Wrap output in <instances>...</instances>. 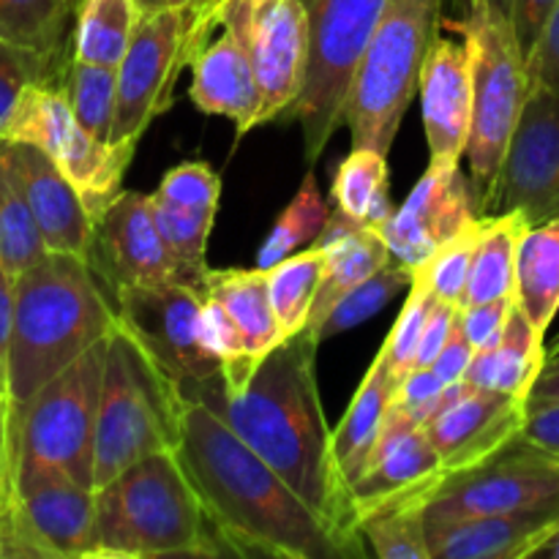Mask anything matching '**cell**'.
I'll return each instance as SVG.
<instances>
[{
    "instance_id": "e575fe53",
    "label": "cell",
    "mask_w": 559,
    "mask_h": 559,
    "mask_svg": "<svg viewBox=\"0 0 559 559\" xmlns=\"http://www.w3.org/2000/svg\"><path fill=\"white\" fill-rule=\"evenodd\" d=\"M49 254L27 200L22 197L0 142V262L11 278L38 265Z\"/></svg>"
},
{
    "instance_id": "ba28073f",
    "label": "cell",
    "mask_w": 559,
    "mask_h": 559,
    "mask_svg": "<svg viewBox=\"0 0 559 559\" xmlns=\"http://www.w3.org/2000/svg\"><path fill=\"white\" fill-rule=\"evenodd\" d=\"M222 0L140 16L134 38L118 66V112L112 145H136L147 126L175 104V85L191 69L218 25Z\"/></svg>"
},
{
    "instance_id": "6125c7cd",
    "label": "cell",
    "mask_w": 559,
    "mask_h": 559,
    "mask_svg": "<svg viewBox=\"0 0 559 559\" xmlns=\"http://www.w3.org/2000/svg\"><path fill=\"white\" fill-rule=\"evenodd\" d=\"M459 3H462V5H467V3H469V0H459Z\"/></svg>"
},
{
    "instance_id": "d590c367",
    "label": "cell",
    "mask_w": 559,
    "mask_h": 559,
    "mask_svg": "<svg viewBox=\"0 0 559 559\" xmlns=\"http://www.w3.org/2000/svg\"><path fill=\"white\" fill-rule=\"evenodd\" d=\"M60 87L82 129L102 145H112L115 112H118V69L71 58L66 63Z\"/></svg>"
},
{
    "instance_id": "816d5d0a",
    "label": "cell",
    "mask_w": 559,
    "mask_h": 559,
    "mask_svg": "<svg viewBox=\"0 0 559 559\" xmlns=\"http://www.w3.org/2000/svg\"><path fill=\"white\" fill-rule=\"evenodd\" d=\"M522 435L535 445L559 453V402L527 404Z\"/></svg>"
},
{
    "instance_id": "d6a6232c",
    "label": "cell",
    "mask_w": 559,
    "mask_h": 559,
    "mask_svg": "<svg viewBox=\"0 0 559 559\" xmlns=\"http://www.w3.org/2000/svg\"><path fill=\"white\" fill-rule=\"evenodd\" d=\"M333 202L338 211L380 229L396 207L388 197V156L377 151H353L333 178Z\"/></svg>"
},
{
    "instance_id": "5b68a950",
    "label": "cell",
    "mask_w": 559,
    "mask_h": 559,
    "mask_svg": "<svg viewBox=\"0 0 559 559\" xmlns=\"http://www.w3.org/2000/svg\"><path fill=\"white\" fill-rule=\"evenodd\" d=\"M462 9L459 20L442 25L459 33L473 55V123L464 156L480 211L516 134L530 96V74L511 14L497 0H469Z\"/></svg>"
},
{
    "instance_id": "11a10c76",
    "label": "cell",
    "mask_w": 559,
    "mask_h": 559,
    "mask_svg": "<svg viewBox=\"0 0 559 559\" xmlns=\"http://www.w3.org/2000/svg\"><path fill=\"white\" fill-rule=\"evenodd\" d=\"M544 402H559V353L546 358V366L540 369L538 380H535L533 391L527 396V404Z\"/></svg>"
},
{
    "instance_id": "ee69618b",
    "label": "cell",
    "mask_w": 559,
    "mask_h": 559,
    "mask_svg": "<svg viewBox=\"0 0 559 559\" xmlns=\"http://www.w3.org/2000/svg\"><path fill=\"white\" fill-rule=\"evenodd\" d=\"M164 202L178 207H197V211H218L222 197V178L205 162L178 164L164 175L162 186L153 191Z\"/></svg>"
},
{
    "instance_id": "4dcf8cb0",
    "label": "cell",
    "mask_w": 559,
    "mask_h": 559,
    "mask_svg": "<svg viewBox=\"0 0 559 559\" xmlns=\"http://www.w3.org/2000/svg\"><path fill=\"white\" fill-rule=\"evenodd\" d=\"M431 491L391 497L360 516V535L380 559H431L426 546V506Z\"/></svg>"
},
{
    "instance_id": "bcb514c9",
    "label": "cell",
    "mask_w": 559,
    "mask_h": 559,
    "mask_svg": "<svg viewBox=\"0 0 559 559\" xmlns=\"http://www.w3.org/2000/svg\"><path fill=\"white\" fill-rule=\"evenodd\" d=\"M513 306H516V300L513 298L491 300V304H478V306H464L459 320H462V331L464 336H467V342L473 344L475 353L495 349L497 344L502 342Z\"/></svg>"
},
{
    "instance_id": "7402d4cb",
    "label": "cell",
    "mask_w": 559,
    "mask_h": 559,
    "mask_svg": "<svg viewBox=\"0 0 559 559\" xmlns=\"http://www.w3.org/2000/svg\"><path fill=\"white\" fill-rule=\"evenodd\" d=\"M559 524V500L519 513L426 516L431 559H530Z\"/></svg>"
},
{
    "instance_id": "f907efd6",
    "label": "cell",
    "mask_w": 559,
    "mask_h": 559,
    "mask_svg": "<svg viewBox=\"0 0 559 559\" xmlns=\"http://www.w3.org/2000/svg\"><path fill=\"white\" fill-rule=\"evenodd\" d=\"M557 0H511V20L516 27V38L522 44V52L527 58L533 47L538 44Z\"/></svg>"
},
{
    "instance_id": "3957f363",
    "label": "cell",
    "mask_w": 559,
    "mask_h": 559,
    "mask_svg": "<svg viewBox=\"0 0 559 559\" xmlns=\"http://www.w3.org/2000/svg\"><path fill=\"white\" fill-rule=\"evenodd\" d=\"M115 322L118 311L85 257L49 251L16 276L9 342L14 420L52 377L107 338Z\"/></svg>"
},
{
    "instance_id": "8d00e7d4",
    "label": "cell",
    "mask_w": 559,
    "mask_h": 559,
    "mask_svg": "<svg viewBox=\"0 0 559 559\" xmlns=\"http://www.w3.org/2000/svg\"><path fill=\"white\" fill-rule=\"evenodd\" d=\"M328 216H331V205L322 197V191L317 189L314 173H309L300 183L298 194L284 207L282 216L276 218L273 229L267 233L265 243L257 251V267L267 271V267L293 257L304 246L314 243V238L325 227Z\"/></svg>"
},
{
    "instance_id": "603a6c76",
    "label": "cell",
    "mask_w": 559,
    "mask_h": 559,
    "mask_svg": "<svg viewBox=\"0 0 559 559\" xmlns=\"http://www.w3.org/2000/svg\"><path fill=\"white\" fill-rule=\"evenodd\" d=\"M442 478H445L442 459L426 437L424 426L413 424L402 409L391 407L380 442L360 478L353 484L358 524L360 516L380 502L413 489L435 491Z\"/></svg>"
},
{
    "instance_id": "ffe728a7",
    "label": "cell",
    "mask_w": 559,
    "mask_h": 559,
    "mask_svg": "<svg viewBox=\"0 0 559 559\" xmlns=\"http://www.w3.org/2000/svg\"><path fill=\"white\" fill-rule=\"evenodd\" d=\"M0 142H3L11 175H14L22 197L27 200V207H31L38 229H41L47 249L87 260L96 222H93L76 186L66 178L63 169L41 147L14 140Z\"/></svg>"
},
{
    "instance_id": "7c38bea8",
    "label": "cell",
    "mask_w": 559,
    "mask_h": 559,
    "mask_svg": "<svg viewBox=\"0 0 559 559\" xmlns=\"http://www.w3.org/2000/svg\"><path fill=\"white\" fill-rule=\"evenodd\" d=\"M0 140L41 147L76 186L93 222L123 191V175L136 151V145H102L93 140L76 120L63 87L55 82H38L22 93Z\"/></svg>"
},
{
    "instance_id": "60d3db41",
    "label": "cell",
    "mask_w": 559,
    "mask_h": 559,
    "mask_svg": "<svg viewBox=\"0 0 559 559\" xmlns=\"http://www.w3.org/2000/svg\"><path fill=\"white\" fill-rule=\"evenodd\" d=\"M486 216H478L467 229H464L459 238L448 240L442 249H437L429 260L424 262L418 271V276L424 278L431 287V293L440 300H448V304L462 306L464 289H467L469 267H473L475 249H478V240L484 235Z\"/></svg>"
},
{
    "instance_id": "83f0119b",
    "label": "cell",
    "mask_w": 559,
    "mask_h": 559,
    "mask_svg": "<svg viewBox=\"0 0 559 559\" xmlns=\"http://www.w3.org/2000/svg\"><path fill=\"white\" fill-rule=\"evenodd\" d=\"M513 300L546 336L559 311V218L535 224L519 240Z\"/></svg>"
},
{
    "instance_id": "b9f144b4",
    "label": "cell",
    "mask_w": 559,
    "mask_h": 559,
    "mask_svg": "<svg viewBox=\"0 0 559 559\" xmlns=\"http://www.w3.org/2000/svg\"><path fill=\"white\" fill-rule=\"evenodd\" d=\"M437 300L440 298L431 293L429 284H426L424 278L418 276V271H415V282L413 287H409L407 304H404L396 325L391 328V333H388L385 344H382L380 349V353L385 355V364L388 369H391V377L396 380V385L415 369V355H418L420 336H424L426 320H429Z\"/></svg>"
},
{
    "instance_id": "c3c4849f",
    "label": "cell",
    "mask_w": 559,
    "mask_h": 559,
    "mask_svg": "<svg viewBox=\"0 0 559 559\" xmlns=\"http://www.w3.org/2000/svg\"><path fill=\"white\" fill-rule=\"evenodd\" d=\"M530 85H546L559 93V0L540 33L538 44L527 55Z\"/></svg>"
},
{
    "instance_id": "4fadbf2b",
    "label": "cell",
    "mask_w": 559,
    "mask_h": 559,
    "mask_svg": "<svg viewBox=\"0 0 559 559\" xmlns=\"http://www.w3.org/2000/svg\"><path fill=\"white\" fill-rule=\"evenodd\" d=\"M3 557H98L96 489L55 469H16Z\"/></svg>"
},
{
    "instance_id": "9c48e42d",
    "label": "cell",
    "mask_w": 559,
    "mask_h": 559,
    "mask_svg": "<svg viewBox=\"0 0 559 559\" xmlns=\"http://www.w3.org/2000/svg\"><path fill=\"white\" fill-rule=\"evenodd\" d=\"M107 338L47 382L16 415V469H55L96 489V418Z\"/></svg>"
},
{
    "instance_id": "74e56055",
    "label": "cell",
    "mask_w": 559,
    "mask_h": 559,
    "mask_svg": "<svg viewBox=\"0 0 559 559\" xmlns=\"http://www.w3.org/2000/svg\"><path fill=\"white\" fill-rule=\"evenodd\" d=\"M71 0H0V38L60 58Z\"/></svg>"
},
{
    "instance_id": "e0dca14e",
    "label": "cell",
    "mask_w": 559,
    "mask_h": 559,
    "mask_svg": "<svg viewBox=\"0 0 559 559\" xmlns=\"http://www.w3.org/2000/svg\"><path fill=\"white\" fill-rule=\"evenodd\" d=\"M87 265L104 289L134 287V284H162L169 278H205V273H189L173 260L158 235L151 211V194L120 191L112 205L102 213L93 229Z\"/></svg>"
},
{
    "instance_id": "2e32d148",
    "label": "cell",
    "mask_w": 559,
    "mask_h": 559,
    "mask_svg": "<svg viewBox=\"0 0 559 559\" xmlns=\"http://www.w3.org/2000/svg\"><path fill=\"white\" fill-rule=\"evenodd\" d=\"M522 213L530 227L559 218V93L530 85L527 104L480 216Z\"/></svg>"
},
{
    "instance_id": "30bf717a",
    "label": "cell",
    "mask_w": 559,
    "mask_h": 559,
    "mask_svg": "<svg viewBox=\"0 0 559 559\" xmlns=\"http://www.w3.org/2000/svg\"><path fill=\"white\" fill-rule=\"evenodd\" d=\"M309 16V74L293 118L304 131L306 164L314 167L347 120V96L366 44L388 0H300Z\"/></svg>"
},
{
    "instance_id": "91938a15",
    "label": "cell",
    "mask_w": 559,
    "mask_h": 559,
    "mask_svg": "<svg viewBox=\"0 0 559 559\" xmlns=\"http://www.w3.org/2000/svg\"><path fill=\"white\" fill-rule=\"evenodd\" d=\"M557 353H559V333H557L555 344H551V349H549V355H557Z\"/></svg>"
},
{
    "instance_id": "6f0895ef",
    "label": "cell",
    "mask_w": 559,
    "mask_h": 559,
    "mask_svg": "<svg viewBox=\"0 0 559 559\" xmlns=\"http://www.w3.org/2000/svg\"><path fill=\"white\" fill-rule=\"evenodd\" d=\"M538 557H551V559H559V524L555 530H551L549 535H546L544 540H540L538 546H535L533 557L530 559H538Z\"/></svg>"
},
{
    "instance_id": "8992f818",
    "label": "cell",
    "mask_w": 559,
    "mask_h": 559,
    "mask_svg": "<svg viewBox=\"0 0 559 559\" xmlns=\"http://www.w3.org/2000/svg\"><path fill=\"white\" fill-rule=\"evenodd\" d=\"M183 399L123 322L107 336L96 418V489L131 464L178 451Z\"/></svg>"
},
{
    "instance_id": "277c9868",
    "label": "cell",
    "mask_w": 559,
    "mask_h": 559,
    "mask_svg": "<svg viewBox=\"0 0 559 559\" xmlns=\"http://www.w3.org/2000/svg\"><path fill=\"white\" fill-rule=\"evenodd\" d=\"M96 522L98 559L233 555L178 451L153 453L98 486Z\"/></svg>"
},
{
    "instance_id": "1f68e13d",
    "label": "cell",
    "mask_w": 559,
    "mask_h": 559,
    "mask_svg": "<svg viewBox=\"0 0 559 559\" xmlns=\"http://www.w3.org/2000/svg\"><path fill=\"white\" fill-rule=\"evenodd\" d=\"M140 16L136 0H82L71 58L118 69L140 25Z\"/></svg>"
},
{
    "instance_id": "680465c9",
    "label": "cell",
    "mask_w": 559,
    "mask_h": 559,
    "mask_svg": "<svg viewBox=\"0 0 559 559\" xmlns=\"http://www.w3.org/2000/svg\"><path fill=\"white\" fill-rule=\"evenodd\" d=\"M3 527H5V511L0 506V557H3Z\"/></svg>"
},
{
    "instance_id": "ab89813d",
    "label": "cell",
    "mask_w": 559,
    "mask_h": 559,
    "mask_svg": "<svg viewBox=\"0 0 559 559\" xmlns=\"http://www.w3.org/2000/svg\"><path fill=\"white\" fill-rule=\"evenodd\" d=\"M151 211L156 218L158 235L183 271L202 273L207 271L205 251L211 238L213 222L218 211H197V207H178L164 202L162 197L151 194Z\"/></svg>"
},
{
    "instance_id": "ac0fdd59",
    "label": "cell",
    "mask_w": 559,
    "mask_h": 559,
    "mask_svg": "<svg viewBox=\"0 0 559 559\" xmlns=\"http://www.w3.org/2000/svg\"><path fill=\"white\" fill-rule=\"evenodd\" d=\"M473 183L451 164H429L402 207L380 227L393 260L420 267L478 218Z\"/></svg>"
},
{
    "instance_id": "6da1fadb",
    "label": "cell",
    "mask_w": 559,
    "mask_h": 559,
    "mask_svg": "<svg viewBox=\"0 0 559 559\" xmlns=\"http://www.w3.org/2000/svg\"><path fill=\"white\" fill-rule=\"evenodd\" d=\"M317 347L298 333L271 349L240 391L224 393V382H218L194 404L216 413L317 516L366 557L353 489L338 469L333 429L317 385Z\"/></svg>"
},
{
    "instance_id": "d4e9b609",
    "label": "cell",
    "mask_w": 559,
    "mask_h": 559,
    "mask_svg": "<svg viewBox=\"0 0 559 559\" xmlns=\"http://www.w3.org/2000/svg\"><path fill=\"white\" fill-rule=\"evenodd\" d=\"M396 388L385 355L377 353L374 364L369 366L353 404L347 407V415L342 418L338 429H333V453H336L338 469L347 478L349 489L360 478L377 442H380L388 413L396 399Z\"/></svg>"
},
{
    "instance_id": "f1b7e54d",
    "label": "cell",
    "mask_w": 559,
    "mask_h": 559,
    "mask_svg": "<svg viewBox=\"0 0 559 559\" xmlns=\"http://www.w3.org/2000/svg\"><path fill=\"white\" fill-rule=\"evenodd\" d=\"M325 251V276H322L320 289H317L309 322H306V328L300 331L314 344H320V331L322 325H325L328 314L333 311V306H336L349 289H355L360 282H366V278H371L377 271H382V267L393 262V254L391 249H388L385 238H382L380 229L374 227L358 229V233L347 235V238L338 240V243L328 246Z\"/></svg>"
},
{
    "instance_id": "44dd1931",
    "label": "cell",
    "mask_w": 559,
    "mask_h": 559,
    "mask_svg": "<svg viewBox=\"0 0 559 559\" xmlns=\"http://www.w3.org/2000/svg\"><path fill=\"white\" fill-rule=\"evenodd\" d=\"M527 399L469 388L459 402L448 404L424 426L437 448L445 475L475 467L502 445L522 435Z\"/></svg>"
},
{
    "instance_id": "5bb4252c",
    "label": "cell",
    "mask_w": 559,
    "mask_h": 559,
    "mask_svg": "<svg viewBox=\"0 0 559 559\" xmlns=\"http://www.w3.org/2000/svg\"><path fill=\"white\" fill-rule=\"evenodd\" d=\"M559 500V453L513 437L475 467L445 475L431 491L426 516L519 513Z\"/></svg>"
},
{
    "instance_id": "db71d44e",
    "label": "cell",
    "mask_w": 559,
    "mask_h": 559,
    "mask_svg": "<svg viewBox=\"0 0 559 559\" xmlns=\"http://www.w3.org/2000/svg\"><path fill=\"white\" fill-rule=\"evenodd\" d=\"M14 320V278L0 262V382L9 388V342ZM11 396V393H9Z\"/></svg>"
},
{
    "instance_id": "9a60e30c",
    "label": "cell",
    "mask_w": 559,
    "mask_h": 559,
    "mask_svg": "<svg viewBox=\"0 0 559 559\" xmlns=\"http://www.w3.org/2000/svg\"><path fill=\"white\" fill-rule=\"evenodd\" d=\"M218 25L249 49L260 87V126L293 115L309 74V16L300 0H222Z\"/></svg>"
},
{
    "instance_id": "f5cc1de1",
    "label": "cell",
    "mask_w": 559,
    "mask_h": 559,
    "mask_svg": "<svg viewBox=\"0 0 559 559\" xmlns=\"http://www.w3.org/2000/svg\"><path fill=\"white\" fill-rule=\"evenodd\" d=\"M473 358H475V349H473V344L467 342V336H464L462 320H459L456 328H453L451 342L445 344V349H442L440 358L435 360V366H431V369L440 374V380L445 382V385H453V382H462L464 377H467V369H469V364H473Z\"/></svg>"
},
{
    "instance_id": "52a82bcc",
    "label": "cell",
    "mask_w": 559,
    "mask_h": 559,
    "mask_svg": "<svg viewBox=\"0 0 559 559\" xmlns=\"http://www.w3.org/2000/svg\"><path fill=\"white\" fill-rule=\"evenodd\" d=\"M440 25L442 0H388L347 96L344 126H349L353 151L369 147L391 156Z\"/></svg>"
},
{
    "instance_id": "94428289",
    "label": "cell",
    "mask_w": 559,
    "mask_h": 559,
    "mask_svg": "<svg viewBox=\"0 0 559 559\" xmlns=\"http://www.w3.org/2000/svg\"><path fill=\"white\" fill-rule=\"evenodd\" d=\"M497 3H500V5H502V9H506V11H508V14H511V0H497Z\"/></svg>"
},
{
    "instance_id": "7bdbcfd3",
    "label": "cell",
    "mask_w": 559,
    "mask_h": 559,
    "mask_svg": "<svg viewBox=\"0 0 559 559\" xmlns=\"http://www.w3.org/2000/svg\"><path fill=\"white\" fill-rule=\"evenodd\" d=\"M55 63H58V58H52V55L33 52V49L16 47V44L0 38V134H3L16 102L27 87L63 76L66 66Z\"/></svg>"
},
{
    "instance_id": "836d02e7",
    "label": "cell",
    "mask_w": 559,
    "mask_h": 559,
    "mask_svg": "<svg viewBox=\"0 0 559 559\" xmlns=\"http://www.w3.org/2000/svg\"><path fill=\"white\" fill-rule=\"evenodd\" d=\"M325 265L328 251L309 246L304 254H293L278 262V265L267 267L271 300L284 338L298 336L306 322H309L317 289H320L322 276H325Z\"/></svg>"
},
{
    "instance_id": "484cf974",
    "label": "cell",
    "mask_w": 559,
    "mask_h": 559,
    "mask_svg": "<svg viewBox=\"0 0 559 559\" xmlns=\"http://www.w3.org/2000/svg\"><path fill=\"white\" fill-rule=\"evenodd\" d=\"M205 293L216 298L233 317L240 338H243L246 355L254 364H260L271 349L287 342L282 325H278L276 309L271 300V284H267V271L254 267H224V271H207Z\"/></svg>"
},
{
    "instance_id": "f546056e",
    "label": "cell",
    "mask_w": 559,
    "mask_h": 559,
    "mask_svg": "<svg viewBox=\"0 0 559 559\" xmlns=\"http://www.w3.org/2000/svg\"><path fill=\"white\" fill-rule=\"evenodd\" d=\"M530 224L522 213H500L486 216L484 235L475 249L469 267L464 306L491 304V300L513 298V278H516V249Z\"/></svg>"
},
{
    "instance_id": "9f6ffc18",
    "label": "cell",
    "mask_w": 559,
    "mask_h": 559,
    "mask_svg": "<svg viewBox=\"0 0 559 559\" xmlns=\"http://www.w3.org/2000/svg\"><path fill=\"white\" fill-rule=\"evenodd\" d=\"M200 0H136V9L142 16L158 14V11H173V9H186V5H194Z\"/></svg>"
},
{
    "instance_id": "7dc6e473",
    "label": "cell",
    "mask_w": 559,
    "mask_h": 559,
    "mask_svg": "<svg viewBox=\"0 0 559 559\" xmlns=\"http://www.w3.org/2000/svg\"><path fill=\"white\" fill-rule=\"evenodd\" d=\"M14 478H16V420L11 407L9 388L0 382V506L9 522L14 506ZM5 530V527H3Z\"/></svg>"
},
{
    "instance_id": "d6986e66",
    "label": "cell",
    "mask_w": 559,
    "mask_h": 559,
    "mask_svg": "<svg viewBox=\"0 0 559 559\" xmlns=\"http://www.w3.org/2000/svg\"><path fill=\"white\" fill-rule=\"evenodd\" d=\"M418 93L429 164L459 167L473 123V55L464 38L437 33L420 71Z\"/></svg>"
},
{
    "instance_id": "f35d334b",
    "label": "cell",
    "mask_w": 559,
    "mask_h": 559,
    "mask_svg": "<svg viewBox=\"0 0 559 559\" xmlns=\"http://www.w3.org/2000/svg\"><path fill=\"white\" fill-rule=\"evenodd\" d=\"M415 282V267L404 265V262L393 260L391 265H385L382 271H377L374 276L360 282L358 287L349 289L333 311L328 314L325 325L320 331V344L328 338L338 336V333H347L353 328L364 325L366 320H371L374 314H380L399 293L413 287Z\"/></svg>"
},
{
    "instance_id": "8fae6325",
    "label": "cell",
    "mask_w": 559,
    "mask_h": 559,
    "mask_svg": "<svg viewBox=\"0 0 559 559\" xmlns=\"http://www.w3.org/2000/svg\"><path fill=\"white\" fill-rule=\"evenodd\" d=\"M205 278H169L162 284H134L109 293L118 320L173 380L183 402L224 382V366L200 342V311Z\"/></svg>"
},
{
    "instance_id": "cb8c5ba5",
    "label": "cell",
    "mask_w": 559,
    "mask_h": 559,
    "mask_svg": "<svg viewBox=\"0 0 559 559\" xmlns=\"http://www.w3.org/2000/svg\"><path fill=\"white\" fill-rule=\"evenodd\" d=\"M218 27L222 36L207 41L191 63L189 96L202 112L233 120L235 136L240 140L260 126L262 98L243 38L233 27Z\"/></svg>"
},
{
    "instance_id": "f6af8a7d",
    "label": "cell",
    "mask_w": 559,
    "mask_h": 559,
    "mask_svg": "<svg viewBox=\"0 0 559 559\" xmlns=\"http://www.w3.org/2000/svg\"><path fill=\"white\" fill-rule=\"evenodd\" d=\"M445 382L440 380L431 366L426 369H413L396 388V399H393V407L402 409L413 424L426 426L442 407H445Z\"/></svg>"
},
{
    "instance_id": "4316f807",
    "label": "cell",
    "mask_w": 559,
    "mask_h": 559,
    "mask_svg": "<svg viewBox=\"0 0 559 559\" xmlns=\"http://www.w3.org/2000/svg\"><path fill=\"white\" fill-rule=\"evenodd\" d=\"M546 358H549V349L544 347V333L535 331L522 309L513 306L502 342L495 349L475 353L464 380L473 391H495L527 399L540 369L546 366Z\"/></svg>"
},
{
    "instance_id": "681fc988",
    "label": "cell",
    "mask_w": 559,
    "mask_h": 559,
    "mask_svg": "<svg viewBox=\"0 0 559 559\" xmlns=\"http://www.w3.org/2000/svg\"><path fill=\"white\" fill-rule=\"evenodd\" d=\"M459 314H462V306L448 304V300H437V306L431 309L429 320H426L424 336H420L418 355H415V369H426V366H435V360L440 358V353L445 349V344L451 342L453 328H456Z\"/></svg>"
},
{
    "instance_id": "7a4b0ae2",
    "label": "cell",
    "mask_w": 559,
    "mask_h": 559,
    "mask_svg": "<svg viewBox=\"0 0 559 559\" xmlns=\"http://www.w3.org/2000/svg\"><path fill=\"white\" fill-rule=\"evenodd\" d=\"M178 456L233 555L364 557L205 404L183 402Z\"/></svg>"
}]
</instances>
